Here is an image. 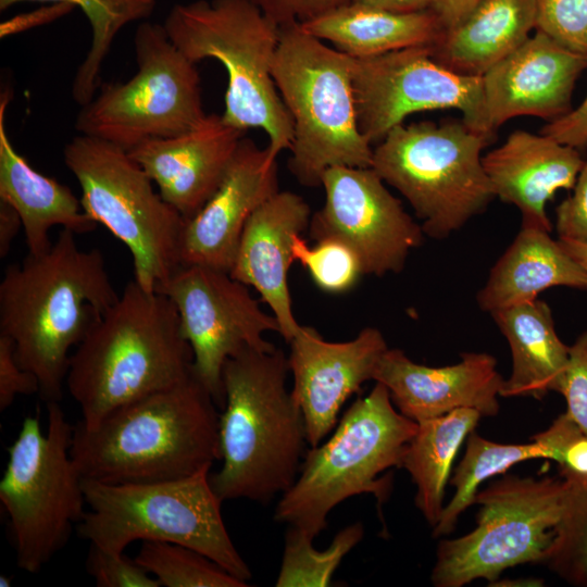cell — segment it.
<instances>
[{
    "label": "cell",
    "mask_w": 587,
    "mask_h": 587,
    "mask_svg": "<svg viewBox=\"0 0 587 587\" xmlns=\"http://www.w3.org/2000/svg\"><path fill=\"white\" fill-rule=\"evenodd\" d=\"M312 213L292 191H278L248 220L229 271L233 278L254 288L278 322L288 342L299 330L288 288V270L295 261L292 240L308 229Z\"/></svg>",
    "instance_id": "7402d4cb"
},
{
    "label": "cell",
    "mask_w": 587,
    "mask_h": 587,
    "mask_svg": "<svg viewBox=\"0 0 587 587\" xmlns=\"http://www.w3.org/2000/svg\"><path fill=\"white\" fill-rule=\"evenodd\" d=\"M540 133L578 150L587 149V96L577 108L549 122Z\"/></svg>",
    "instance_id": "7bdbcfd3"
},
{
    "label": "cell",
    "mask_w": 587,
    "mask_h": 587,
    "mask_svg": "<svg viewBox=\"0 0 587 587\" xmlns=\"http://www.w3.org/2000/svg\"><path fill=\"white\" fill-rule=\"evenodd\" d=\"M482 0H434L430 10L438 16L445 30H449L460 22Z\"/></svg>",
    "instance_id": "f6af8a7d"
},
{
    "label": "cell",
    "mask_w": 587,
    "mask_h": 587,
    "mask_svg": "<svg viewBox=\"0 0 587 587\" xmlns=\"http://www.w3.org/2000/svg\"><path fill=\"white\" fill-rule=\"evenodd\" d=\"M359 127L377 145L413 113L455 109L472 129L494 135L483 98L482 75L455 73L437 63L429 46L353 59Z\"/></svg>",
    "instance_id": "9a60e30c"
},
{
    "label": "cell",
    "mask_w": 587,
    "mask_h": 587,
    "mask_svg": "<svg viewBox=\"0 0 587 587\" xmlns=\"http://www.w3.org/2000/svg\"><path fill=\"white\" fill-rule=\"evenodd\" d=\"M560 394L566 414L587 434V330L570 346V362Z\"/></svg>",
    "instance_id": "f35d334b"
},
{
    "label": "cell",
    "mask_w": 587,
    "mask_h": 587,
    "mask_svg": "<svg viewBox=\"0 0 587 587\" xmlns=\"http://www.w3.org/2000/svg\"><path fill=\"white\" fill-rule=\"evenodd\" d=\"M216 403L193 376L73 427L72 459L83 479L140 484L190 476L220 461Z\"/></svg>",
    "instance_id": "3957f363"
},
{
    "label": "cell",
    "mask_w": 587,
    "mask_h": 587,
    "mask_svg": "<svg viewBox=\"0 0 587 587\" xmlns=\"http://www.w3.org/2000/svg\"><path fill=\"white\" fill-rule=\"evenodd\" d=\"M174 302L128 282L71 354L66 388L86 428L116 409L192 375Z\"/></svg>",
    "instance_id": "7a4b0ae2"
},
{
    "label": "cell",
    "mask_w": 587,
    "mask_h": 587,
    "mask_svg": "<svg viewBox=\"0 0 587 587\" xmlns=\"http://www.w3.org/2000/svg\"><path fill=\"white\" fill-rule=\"evenodd\" d=\"M495 197L515 205L521 227L550 233L546 204L560 189H572L584 164L580 150L544 134L512 132L482 159Z\"/></svg>",
    "instance_id": "603a6c76"
},
{
    "label": "cell",
    "mask_w": 587,
    "mask_h": 587,
    "mask_svg": "<svg viewBox=\"0 0 587 587\" xmlns=\"http://www.w3.org/2000/svg\"><path fill=\"white\" fill-rule=\"evenodd\" d=\"M279 27L302 24L353 0H251Z\"/></svg>",
    "instance_id": "b9f144b4"
},
{
    "label": "cell",
    "mask_w": 587,
    "mask_h": 587,
    "mask_svg": "<svg viewBox=\"0 0 587 587\" xmlns=\"http://www.w3.org/2000/svg\"><path fill=\"white\" fill-rule=\"evenodd\" d=\"M352 2L392 12L410 13L430 9L434 0H353Z\"/></svg>",
    "instance_id": "7dc6e473"
},
{
    "label": "cell",
    "mask_w": 587,
    "mask_h": 587,
    "mask_svg": "<svg viewBox=\"0 0 587 587\" xmlns=\"http://www.w3.org/2000/svg\"><path fill=\"white\" fill-rule=\"evenodd\" d=\"M363 535V525L357 522L339 530L325 550H317L313 546V538L289 526L275 586H329L341 560L361 541Z\"/></svg>",
    "instance_id": "1f68e13d"
},
{
    "label": "cell",
    "mask_w": 587,
    "mask_h": 587,
    "mask_svg": "<svg viewBox=\"0 0 587 587\" xmlns=\"http://www.w3.org/2000/svg\"><path fill=\"white\" fill-rule=\"evenodd\" d=\"M12 585V578L7 575H0V586L1 587H9Z\"/></svg>",
    "instance_id": "681fc988"
},
{
    "label": "cell",
    "mask_w": 587,
    "mask_h": 587,
    "mask_svg": "<svg viewBox=\"0 0 587 587\" xmlns=\"http://www.w3.org/2000/svg\"><path fill=\"white\" fill-rule=\"evenodd\" d=\"M279 191L277 157L243 137L212 197L186 221L182 265L230 271L253 212Z\"/></svg>",
    "instance_id": "ac0fdd59"
},
{
    "label": "cell",
    "mask_w": 587,
    "mask_h": 587,
    "mask_svg": "<svg viewBox=\"0 0 587 587\" xmlns=\"http://www.w3.org/2000/svg\"><path fill=\"white\" fill-rule=\"evenodd\" d=\"M134 50L137 73L127 82L101 84L74 124L79 134L126 151L186 133L207 116L196 63L176 48L163 25L139 24Z\"/></svg>",
    "instance_id": "7c38bea8"
},
{
    "label": "cell",
    "mask_w": 587,
    "mask_h": 587,
    "mask_svg": "<svg viewBox=\"0 0 587 587\" xmlns=\"http://www.w3.org/2000/svg\"><path fill=\"white\" fill-rule=\"evenodd\" d=\"M282 349H246L223 369L220 470L210 476L222 501L270 502L298 477L308 444L304 419L287 387Z\"/></svg>",
    "instance_id": "277c9868"
},
{
    "label": "cell",
    "mask_w": 587,
    "mask_h": 587,
    "mask_svg": "<svg viewBox=\"0 0 587 587\" xmlns=\"http://www.w3.org/2000/svg\"><path fill=\"white\" fill-rule=\"evenodd\" d=\"M39 392L37 377L17 362L13 342L0 334V411L7 410L18 395Z\"/></svg>",
    "instance_id": "60d3db41"
},
{
    "label": "cell",
    "mask_w": 587,
    "mask_h": 587,
    "mask_svg": "<svg viewBox=\"0 0 587 587\" xmlns=\"http://www.w3.org/2000/svg\"><path fill=\"white\" fill-rule=\"evenodd\" d=\"M482 414L469 408L419 422L408 444L401 467L416 485L415 505L433 527L444 510V495L454 457Z\"/></svg>",
    "instance_id": "f1b7e54d"
},
{
    "label": "cell",
    "mask_w": 587,
    "mask_h": 587,
    "mask_svg": "<svg viewBox=\"0 0 587 587\" xmlns=\"http://www.w3.org/2000/svg\"><path fill=\"white\" fill-rule=\"evenodd\" d=\"M48 429L40 410L26 416L8 448L0 480V501L14 540L16 565L35 574L67 542L86 503L83 477L71 455L73 427L59 401L46 403Z\"/></svg>",
    "instance_id": "30bf717a"
},
{
    "label": "cell",
    "mask_w": 587,
    "mask_h": 587,
    "mask_svg": "<svg viewBox=\"0 0 587 587\" xmlns=\"http://www.w3.org/2000/svg\"><path fill=\"white\" fill-rule=\"evenodd\" d=\"M246 133L222 115L207 114L192 129L146 140L128 153L157 185L163 200L187 221L216 191Z\"/></svg>",
    "instance_id": "44dd1931"
},
{
    "label": "cell",
    "mask_w": 587,
    "mask_h": 587,
    "mask_svg": "<svg viewBox=\"0 0 587 587\" xmlns=\"http://www.w3.org/2000/svg\"><path fill=\"white\" fill-rule=\"evenodd\" d=\"M535 1V28L562 47L587 55V0Z\"/></svg>",
    "instance_id": "d590c367"
},
{
    "label": "cell",
    "mask_w": 587,
    "mask_h": 587,
    "mask_svg": "<svg viewBox=\"0 0 587 587\" xmlns=\"http://www.w3.org/2000/svg\"><path fill=\"white\" fill-rule=\"evenodd\" d=\"M134 560L164 587H247L204 554L183 545L145 540Z\"/></svg>",
    "instance_id": "836d02e7"
},
{
    "label": "cell",
    "mask_w": 587,
    "mask_h": 587,
    "mask_svg": "<svg viewBox=\"0 0 587 587\" xmlns=\"http://www.w3.org/2000/svg\"><path fill=\"white\" fill-rule=\"evenodd\" d=\"M587 289V272L550 233L521 230L492 266L477 292L478 307L488 313L533 301L551 287Z\"/></svg>",
    "instance_id": "d4e9b609"
},
{
    "label": "cell",
    "mask_w": 587,
    "mask_h": 587,
    "mask_svg": "<svg viewBox=\"0 0 587 587\" xmlns=\"http://www.w3.org/2000/svg\"><path fill=\"white\" fill-rule=\"evenodd\" d=\"M572 189L555 209V229L559 239L587 241V160Z\"/></svg>",
    "instance_id": "ab89813d"
},
{
    "label": "cell",
    "mask_w": 587,
    "mask_h": 587,
    "mask_svg": "<svg viewBox=\"0 0 587 587\" xmlns=\"http://www.w3.org/2000/svg\"><path fill=\"white\" fill-rule=\"evenodd\" d=\"M564 508L545 564L571 585L587 587V475L560 467Z\"/></svg>",
    "instance_id": "d6a6232c"
},
{
    "label": "cell",
    "mask_w": 587,
    "mask_h": 587,
    "mask_svg": "<svg viewBox=\"0 0 587 587\" xmlns=\"http://www.w3.org/2000/svg\"><path fill=\"white\" fill-rule=\"evenodd\" d=\"M272 75L294 123L288 168L301 185L321 186L332 166H372L373 146L358 122L351 57L292 24L280 27Z\"/></svg>",
    "instance_id": "52a82bcc"
},
{
    "label": "cell",
    "mask_w": 587,
    "mask_h": 587,
    "mask_svg": "<svg viewBox=\"0 0 587 587\" xmlns=\"http://www.w3.org/2000/svg\"><path fill=\"white\" fill-rule=\"evenodd\" d=\"M209 472L203 469L183 478L140 484L83 479L88 510L78 523V535L115 553H124L138 540L183 545L248 583L252 573L228 535L223 501Z\"/></svg>",
    "instance_id": "ba28073f"
},
{
    "label": "cell",
    "mask_w": 587,
    "mask_h": 587,
    "mask_svg": "<svg viewBox=\"0 0 587 587\" xmlns=\"http://www.w3.org/2000/svg\"><path fill=\"white\" fill-rule=\"evenodd\" d=\"M372 167L337 165L321 178L325 201L312 214L310 237L336 239L359 258L364 275L399 273L424 232Z\"/></svg>",
    "instance_id": "2e32d148"
},
{
    "label": "cell",
    "mask_w": 587,
    "mask_h": 587,
    "mask_svg": "<svg viewBox=\"0 0 587 587\" xmlns=\"http://www.w3.org/2000/svg\"><path fill=\"white\" fill-rule=\"evenodd\" d=\"M23 228V223L17 211L8 202L0 200V258L3 259L10 252L12 242Z\"/></svg>",
    "instance_id": "bcb514c9"
},
{
    "label": "cell",
    "mask_w": 587,
    "mask_h": 587,
    "mask_svg": "<svg viewBox=\"0 0 587 587\" xmlns=\"http://www.w3.org/2000/svg\"><path fill=\"white\" fill-rule=\"evenodd\" d=\"M464 457L458 465L450 484L455 488L451 501L444 507L433 536L450 534L463 511L472 505L478 486L495 475L504 473L516 463L532 459L550 460L546 448L536 441L523 445L494 442L474 430L467 436Z\"/></svg>",
    "instance_id": "f546056e"
},
{
    "label": "cell",
    "mask_w": 587,
    "mask_h": 587,
    "mask_svg": "<svg viewBox=\"0 0 587 587\" xmlns=\"http://www.w3.org/2000/svg\"><path fill=\"white\" fill-rule=\"evenodd\" d=\"M9 90L0 99V200L20 214L28 253L41 254L52 245L49 232L60 225L76 235L90 233L97 223L83 210L70 187L37 172L12 145L5 127Z\"/></svg>",
    "instance_id": "cb8c5ba5"
},
{
    "label": "cell",
    "mask_w": 587,
    "mask_h": 587,
    "mask_svg": "<svg viewBox=\"0 0 587 587\" xmlns=\"http://www.w3.org/2000/svg\"><path fill=\"white\" fill-rule=\"evenodd\" d=\"M373 380L387 387L401 414L419 423L462 408L495 416L504 379L489 353L466 352L457 364L430 367L413 362L400 349L388 348Z\"/></svg>",
    "instance_id": "ffe728a7"
},
{
    "label": "cell",
    "mask_w": 587,
    "mask_h": 587,
    "mask_svg": "<svg viewBox=\"0 0 587 587\" xmlns=\"http://www.w3.org/2000/svg\"><path fill=\"white\" fill-rule=\"evenodd\" d=\"M565 251L574 258L587 272V241L559 239Z\"/></svg>",
    "instance_id": "c3c4849f"
},
{
    "label": "cell",
    "mask_w": 587,
    "mask_h": 587,
    "mask_svg": "<svg viewBox=\"0 0 587 587\" xmlns=\"http://www.w3.org/2000/svg\"><path fill=\"white\" fill-rule=\"evenodd\" d=\"M292 255L307 268L315 285L329 294L350 290L364 275L357 254L336 239H323L309 247L301 235H295Z\"/></svg>",
    "instance_id": "e575fe53"
},
{
    "label": "cell",
    "mask_w": 587,
    "mask_h": 587,
    "mask_svg": "<svg viewBox=\"0 0 587 587\" xmlns=\"http://www.w3.org/2000/svg\"><path fill=\"white\" fill-rule=\"evenodd\" d=\"M491 139L462 120L400 124L375 145L371 167L408 200L424 234L442 239L495 198L480 155Z\"/></svg>",
    "instance_id": "9c48e42d"
},
{
    "label": "cell",
    "mask_w": 587,
    "mask_h": 587,
    "mask_svg": "<svg viewBox=\"0 0 587 587\" xmlns=\"http://www.w3.org/2000/svg\"><path fill=\"white\" fill-rule=\"evenodd\" d=\"M86 571L98 587H160L134 559L89 544Z\"/></svg>",
    "instance_id": "74e56055"
},
{
    "label": "cell",
    "mask_w": 587,
    "mask_h": 587,
    "mask_svg": "<svg viewBox=\"0 0 587 587\" xmlns=\"http://www.w3.org/2000/svg\"><path fill=\"white\" fill-rule=\"evenodd\" d=\"M163 26L191 62L215 59L225 67L226 123L262 129L275 157L290 150L294 123L272 75L280 40L276 23L251 0H196L175 4Z\"/></svg>",
    "instance_id": "5b68a950"
},
{
    "label": "cell",
    "mask_w": 587,
    "mask_h": 587,
    "mask_svg": "<svg viewBox=\"0 0 587 587\" xmlns=\"http://www.w3.org/2000/svg\"><path fill=\"white\" fill-rule=\"evenodd\" d=\"M300 26L353 59L433 46L446 32L430 9L399 13L357 2L336 8Z\"/></svg>",
    "instance_id": "83f0119b"
},
{
    "label": "cell",
    "mask_w": 587,
    "mask_h": 587,
    "mask_svg": "<svg viewBox=\"0 0 587 587\" xmlns=\"http://www.w3.org/2000/svg\"><path fill=\"white\" fill-rule=\"evenodd\" d=\"M417 426L396 409L387 387L376 382L367 396L349 407L330 438L305 452L298 477L277 502L275 521L314 539L344 500L372 494L382 505L389 497L391 478L379 475L401 467Z\"/></svg>",
    "instance_id": "8992f818"
},
{
    "label": "cell",
    "mask_w": 587,
    "mask_h": 587,
    "mask_svg": "<svg viewBox=\"0 0 587 587\" xmlns=\"http://www.w3.org/2000/svg\"><path fill=\"white\" fill-rule=\"evenodd\" d=\"M155 291L174 302L191 348L192 374L223 407L226 361L246 349L275 348L264 335L279 333L277 320L261 308L249 286L208 266L182 265Z\"/></svg>",
    "instance_id": "5bb4252c"
},
{
    "label": "cell",
    "mask_w": 587,
    "mask_h": 587,
    "mask_svg": "<svg viewBox=\"0 0 587 587\" xmlns=\"http://www.w3.org/2000/svg\"><path fill=\"white\" fill-rule=\"evenodd\" d=\"M288 344L291 391L304 419L308 444L315 447L336 425L345 402L374 379L388 346L375 327L361 329L349 341L333 342L304 325Z\"/></svg>",
    "instance_id": "e0dca14e"
},
{
    "label": "cell",
    "mask_w": 587,
    "mask_h": 587,
    "mask_svg": "<svg viewBox=\"0 0 587 587\" xmlns=\"http://www.w3.org/2000/svg\"><path fill=\"white\" fill-rule=\"evenodd\" d=\"M23 1L64 2L83 10L91 27V46L76 71L72 97L80 107L96 95L103 61L114 38L127 24L149 17L159 0H0L3 11Z\"/></svg>",
    "instance_id": "4dcf8cb0"
},
{
    "label": "cell",
    "mask_w": 587,
    "mask_h": 587,
    "mask_svg": "<svg viewBox=\"0 0 587 587\" xmlns=\"http://www.w3.org/2000/svg\"><path fill=\"white\" fill-rule=\"evenodd\" d=\"M491 316L509 342L512 370L501 397L544 398L560 392L570 362V346L559 338L550 307L538 298L504 308Z\"/></svg>",
    "instance_id": "484cf974"
},
{
    "label": "cell",
    "mask_w": 587,
    "mask_h": 587,
    "mask_svg": "<svg viewBox=\"0 0 587 587\" xmlns=\"http://www.w3.org/2000/svg\"><path fill=\"white\" fill-rule=\"evenodd\" d=\"M532 439L546 448L561 469L587 475V434L566 413Z\"/></svg>",
    "instance_id": "8d00e7d4"
},
{
    "label": "cell",
    "mask_w": 587,
    "mask_h": 587,
    "mask_svg": "<svg viewBox=\"0 0 587 587\" xmlns=\"http://www.w3.org/2000/svg\"><path fill=\"white\" fill-rule=\"evenodd\" d=\"M67 168L80 187L84 212L129 250L134 280L147 291L180 266L186 220L159 192L125 149L79 134L63 149Z\"/></svg>",
    "instance_id": "8fae6325"
},
{
    "label": "cell",
    "mask_w": 587,
    "mask_h": 587,
    "mask_svg": "<svg viewBox=\"0 0 587 587\" xmlns=\"http://www.w3.org/2000/svg\"><path fill=\"white\" fill-rule=\"evenodd\" d=\"M566 482L504 476L475 496L477 526L441 540L432 571L436 587H462L474 579L496 580L509 567L544 563L564 508Z\"/></svg>",
    "instance_id": "4fadbf2b"
},
{
    "label": "cell",
    "mask_w": 587,
    "mask_h": 587,
    "mask_svg": "<svg viewBox=\"0 0 587 587\" xmlns=\"http://www.w3.org/2000/svg\"><path fill=\"white\" fill-rule=\"evenodd\" d=\"M535 26V0H482L429 46L430 54L455 73L483 75L520 47Z\"/></svg>",
    "instance_id": "4316f807"
},
{
    "label": "cell",
    "mask_w": 587,
    "mask_h": 587,
    "mask_svg": "<svg viewBox=\"0 0 587 587\" xmlns=\"http://www.w3.org/2000/svg\"><path fill=\"white\" fill-rule=\"evenodd\" d=\"M587 55L573 52L537 30L482 75L487 120L495 132L522 115L554 121L572 110L576 80Z\"/></svg>",
    "instance_id": "d6986e66"
},
{
    "label": "cell",
    "mask_w": 587,
    "mask_h": 587,
    "mask_svg": "<svg viewBox=\"0 0 587 587\" xmlns=\"http://www.w3.org/2000/svg\"><path fill=\"white\" fill-rule=\"evenodd\" d=\"M62 229L41 254L9 265L0 282V334L22 367L38 379L40 398L61 401L71 350L116 302L100 250H83Z\"/></svg>",
    "instance_id": "6da1fadb"
},
{
    "label": "cell",
    "mask_w": 587,
    "mask_h": 587,
    "mask_svg": "<svg viewBox=\"0 0 587 587\" xmlns=\"http://www.w3.org/2000/svg\"><path fill=\"white\" fill-rule=\"evenodd\" d=\"M74 8L73 4L55 2V4L41 8L37 11L20 15L11 21L1 24V36L11 34L22 28L46 23L68 13Z\"/></svg>",
    "instance_id": "ee69618b"
}]
</instances>
